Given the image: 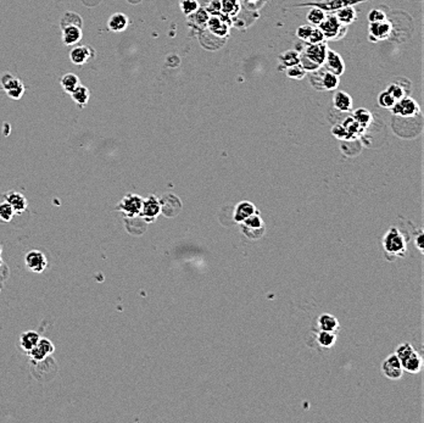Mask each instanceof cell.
Instances as JSON below:
<instances>
[{
  "instance_id": "obj_1",
  "label": "cell",
  "mask_w": 424,
  "mask_h": 423,
  "mask_svg": "<svg viewBox=\"0 0 424 423\" xmlns=\"http://www.w3.org/2000/svg\"><path fill=\"white\" fill-rule=\"evenodd\" d=\"M384 250L389 256H405L407 251V242L405 235L399 228L391 227L383 238Z\"/></svg>"
},
{
  "instance_id": "obj_2",
  "label": "cell",
  "mask_w": 424,
  "mask_h": 423,
  "mask_svg": "<svg viewBox=\"0 0 424 423\" xmlns=\"http://www.w3.org/2000/svg\"><path fill=\"white\" fill-rule=\"evenodd\" d=\"M310 80L311 84L317 90H337L340 82L339 76L325 70L323 66H320L316 71H312Z\"/></svg>"
},
{
  "instance_id": "obj_3",
  "label": "cell",
  "mask_w": 424,
  "mask_h": 423,
  "mask_svg": "<svg viewBox=\"0 0 424 423\" xmlns=\"http://www.w3.org/2000/svg\"><path fill=\"white\" fill-rule=\"evenodd\" d=\"M239 225H241L242 233L244 234L246 238H249L250 241H259V239H261L266 233L265 221L262 219L260 212H256V214L249 216L248 218L244 219V221Z\"/></svg>"
},
{
  "instance_id": "obj_4",
  "label": "cell",
  "mask_w": 424,
  "mask_h": 423,
  "mask_svg": "<svg viewBox=\"0 0 424 423\" xmlns=\"http://www.w3.org/2000/svg\"><path fill=\"white\" fill-rule=\"evenodd\" d=\"M318 28L323 32L325 39H340L346 34V26L341 25L334 14L325 15Z\"/></svg>"
},
{
  "instance_id": "obj_5",
  "label": "cell",
  "mask_w": 424,
  "mask_h": 423,
  "mask_svg": "<svg viewBox=\"0 0 424 423\" xmlns=\"http://www.w3.org/2000/svg\"><path fill=\"white\" fill-rule=\"evenodd\" d=\"M141 205H143V199L137 194H127L123 196L122 200L118 203L117 210L122 211L127 217L134 218L137 216H140Z\"/></svg>"
},
{
  "instance_id": "obj_6",
  "label": "cell",
  "mask_w": 424,
  "mask_h": 423,
  "mask_svg": "<svg viewBox=\"0 0 424 423\" xmlns=\"http://www.w3.org/2000/svg\"><path fill=\"white\" fill-rule=\"evenodd\" d=\"M0 83H2V86L3 88H4V90L6 91V94H8L11 99L19 100L24 97V94H25L24 83H22L19 78L12 76L11 73L5 72V73L2 76V78H0Z\"/></svg>"
},
{
  "instance_id": "obj_7",
  "label": "cell",
  "mask_w": 424,
  "mask_h": 423,
  "mask_svg": "<svg viewBox=\"0 0 424 423\" xmlns=\"http://www.w3.org/2000/svg\"><path fill=\"white\" fill-rule=\"evenodd\" d=\"M391 113L401 117H413L419 115L420 109L416 100H413L412 98L405 97L394 104V106L391 107Z\"/></svg>"
},
{
  "instance_id": "obj_8",
  "label": "cell",
  "mask_w": 424,
  "mask_h": 423,
  "mask_svg": "<svg viewBox=\"0 0 424 423\" xmlns=\"http://www.w3.org/2000/svg\"><path fill=\"white\" fill-rule=\"evenodd\" d=\"M160 214H161V203L157 196L149 195L146 199H143L140 216L144 221L154 222Z\"/></svg>"
},
{
  "instance_id": "obj_9",
  "label": "cell",
  "mask_w": 424,
  "mask_h": 423,
  "mask_svg": "<svg viewBox=\"0 0 424 423\" xmlns=\"http://www.w3.org/2000/svg\"><path fill=\"white\" fill-rule=\"evenodd\" d=\"M327 51H328L327 42H322V43H318V44L306 43L304 50H302L300 54H304L305 57L310 59V60L316 62L318 66H322V65L324 64L325 57H327Z\"/></svg>"
},
{
  "instance_id": "obj_10",
  "label": "cell",
  "mask_w": 424,
  "mask_h": 423,
  "mask_svg": "<svg viewBox=\"0 0 424 423\" xmlns=\"http://www.w3.org/2000/svg\"><path fill=\"white\" fill-rule=\"evenodd\" d=\"M382 372L386 378L396 380L400 379L403 375V369L401 365L399 357L395 354H391L384 360L382 363Z\"/></svg>"
},
{
  "instance_id": "obj_11",
  "label": "cell",
  "mask_w": 424,
  "mask_h": 423,
  "mask_svg": "<svg viewBox=\"0 0 424 423\" xmlns=\"http://www.w3.org/2000/svg\"><path fill=\"white\" fill-rule=\"evenodd\" d=\"M367 2V0H328V2H321V3H307V4H300L299 6H311V8H318L323 11L334 12L337 10L345 6H354L358 3Z\"/></svg>"
},
{
  "instance_id": "obj_12",
  "label": "cell",
  "mask_w": 424,
  "mask_h": 423,
  "mask_svg": "<svg viewBox=\"0 0 424 423\" xmlns=\"http://www.w3.org/2000/svg\"><path fill=\"white\" fill-rule=\"evenodd\" d=\"M25 261L27 267L34 273H41L47 268L48 260L47 256L41 250H31L25 256Z\"/></svg>"
},
{
  "instance_id": "obj_13",
  "label": "cell",
  "mask_w": 424,
  "mask_h": 423,
  "mask_svg": "<svg viewBox=\"0 0 424 423\" xmlns=\"http://www.w3.org/2000/svg\"><path fill=\"white\" fill-rule=\"evenodd\" d=\"M161 203V212L167 217H175L182 210V201L178 196L175 194H166L162 199H160Z\"/></svg>"
},
{
  "instance_id": "obj_14",
  "label": "cell",
  "mask_w": 424,
  "mask_h": 423,
  "mask_svg": "<svg viewBox=\"0 0 424 423\" xmlns=\"http://www.w3.org/2000/svg\"><path fill=\"white\" fill-rule=\"evenodd\" d=\"M325 70L333 72L337 76H341L345 71V64L344 60L341 59V57L338 52H335L334 50H329L328 49L327 51V57H325L324 64L322 65Z\"/></svg>"
},
{
  "instance_id": "obj_15",
  "label": "cell",
  "mask_w": 424,
  "mask_h": 423,
  "mask_svg": "<svg viewBox=\"0 0 424 423\" xmlns=\"http://www.w3.org/2000/svg\"><path fill=\"white\" fill-rule=\"evenodd\" d=\"M256 212L260 211L255 204H252L251 201H248V200H244V201L236 204L235 208L233 209V221L235 224H242L244 219L248 218L249 216L256 214Z\"/></svg>"
},
{
  "instance_id": "obj_16",
  "label": "cell",
  "mask_w": 424,
  "mask_h": 423,
  "mask_svg": "<svg viewBox=\"0 0 424 423\" xmlns=\"http://www.w3.org/2000/svg\"><path fill=\"white\" fill-rule=\"evenodd\" d=\"M219 15H210L208 22H206V26H208L210 31L215 35H217V37H227L229 33L227 17H229V16L226 15V17H219Z\"/></svg>"
},
{
  "instance_id": "obj_17",
  "label": "cell",
  "mask_w": 424,
  "mask_h": 423,
  "mask_svg": "<svg viewBox=\"0 0 424 423\" xmlns=\"http://www.w3.org/2000/svg\"><path fill=\"white\" fill-rule=\"evenodd\" d=\"M400 362H401V365H402L403 371H406L407 373H411V375H416V373H419L420 371H422L423 360L416 350H413L410 355H407L405 359L401 360Z\"/></svg>"
},
{
  "instance_id": "obj_18",
  "label": "cell",
  "mask_w": 424,
  "mask_h": 423,
  "mask_svg": "<svg viewBox=\"0 0 424 423\" xmlns=\"http://www.w3.org/2000/svg\"><path fill=\"white\" fill-rule=\"evenodd\" d=\"M94 50L88 45H78V47H75L70 52V59L71 61L76 65H83L90 59H93L95 57Z\"/></svg>"
},
{
  "instance_id": "obj_19",
  "label": "cell",
  "mask_w": 424,
  "mask_h": 423,
  "mask_svg": "<svg viewBox=\"0 0 424 423\" xmlns=\"http://www.w3.org/2000/svg\"><path fill=\"white\" fill-rule=\"evenodd\" d=\"M390 33L391 25L386 20L382 22H372L370 25V35L373 41H384V39L389 37Z\"/></svg>"
},
{
  "instance_id": "obj_20",
  "label": "cell",
  "mask_w": 424,
  "mask_h": 423,
  "mask_svg": "<svg viewBox=\"0 0 424 423\" xmlns=\"http://www.w3.org/2000/svg\"><path fill=\"white\" fill-rule=\"evenodd\" d=\"M333 103L335 109L339 110L340 113H349L353 110V98L346 91H335Z\"/></svg>"
},
{
  "instance_id": "obj_21",
  "label": "cell",
  "mask_w": 424,
  "mask_h": 423,
  "mask_svg": "<svg viewBox=\"0 0 424 423\" xmlns=\"http://www.w3.org/2000/svg\"><path fill=\"white\" fill-rule=\"evenodd\" d=\"M82 27L67 26L62 28V42L65 45H75L82 39Z\"/></svg>"
},
{
  "instance_id": "obj_22",
  "label": "cell",
  "mask_w": 424,
  "mask_h": 423,
  "mask_svg": "<svg viewBox=\"0 0 424 423\" xmlns=\"http://www.w3.org/2000/svg\"><path fill=\"white\" fill-rule=\"evenodd\" d=\"M128 25H130V19L122 12H116L110 16L107 21V27L113 32H122L128 27Z\"/></svg>"
},
{
  "instance_id": "obj_23",
  "label": "cell",
  "mask_w": 424,
  "mask_h": 423,
  "mask_svg": "<svg viewBox=\"0 0 424 423\" xmlns=\"http://www.w3.org/2000/svg\"><path fill=\"white\" fill-rule=\"evenodd\" d=\"M6 201L11 205V208L14 209L15 214H22L26 209H27V200L21 193L17 192H10L8 195H6Z\"/></svg>"
},
{
  "instance_id": "obj_24",
  "label": "cell",
  "mask_w": 424,
  "mask_h": 423,
  "mask_svg": "<svg viewBox=\"0 0 424 423\" xmlns=\"http://www.w3.org/2000/svg\"><path fill=\"white\" fill-rule=\"evenodd\" d=\"M317 322L321 330H327V332L333 333H338V330H339V321H338L337 317H334L333 315L322 314L321 316L318 317Z\"/></svg>"
},
{
  "instance_id": "obj_25",
  "label": "cell",
  "mask_w": 424,
  "mask_h": 423,
  "mask_svg": "<svg viewBox=\"0 0 424 423\" xmlns=\"http://www.w3.org/2000/svg\"><path fill=\"white\" fill-rule=\"evenodd\" d=\"M278 60L279 64H281L279 65V68H281V70H285L287 67L294 66V65L299 64V61H300V52L297 50L284 51L283 54L279 55Z\"/></svg>"
},
{
  "instance_id": "obj_26",
  "label": "cell",
  "mask_w": 424,
  "mask_h": 423,
  "mask_svg": "<svg viewBox=\"0 0 424 423\" xmlns=\"http://www.w3.org/2000/svg\"><path fill=\"white\" fill-rule=\"evenodd\" d=\"M39 339H41V337H39V334L37 332H34V330H27V332H24L21 334V337H20V345H21V347L25 352L28 353L29 350H32L37 345Z\"/></svg>"
},
{
  "instance_id": "obj_27",
  "label": "cell",
  "mask_w": 424,
  "mask_h": 423,
  "mask_svg": "<svg viewBox=\"0 0 424 423\" xmlns=\"http://www.w3.org/2000/svg\"><path fill=\"white\" fill-rule=\"evenodd\" d=\"M334 15L339 20L340 24L345 26L353 24L355 20L357 19L356 11H355L353 6H345V8L337 10V11H334Z\"/></svg>"
},
{
  "instance_id": "obj_28",
  "label": "cell",
  "mask_w": 424,
  "mask_h": 423,
  "mask_svg": "<svg viewBox=\"0 0 424 423\" xmlns=\"http://www.w3.org/2000/svg\"><path fill=\"white\" fill-rule=\"evenodd\" d=\"M70 94L75 103L77 105H80L81 107H83L87 105L88 100H89V97H90L89 89H88L87 87L82 86V84H80V86L76 88L73 91H71Z\"/></svg>"
},
{
  "instance_id": "obj_29",
  "label": "cell",
  "mask_w": 424,
  "mask_h": 423,
  "mask_svg": "<svg viewBox=\"0 0 424 423\" xmlns=\"http://www.w3.org/2000/svg\"><path fill=\"white\" fill-rule=\"evenodd\" d=\"M353 117L357 121V123L360 124L362 128H367L373 121L372 114L370 113L367 109H357L356 111H354Z\"/></svg>"
},
{
  "instance_id": "obj_30",
  "label": "cell",
  "mask_w": 424,
  "mask_h": 423,
  "mask_svg": "<svg viewBox=\"0 0 424 423\" xmlns=\"http://www.w3.org/2000/svg\"><path fill=\"white\" fill-rule=\"evenodd\" d=\"M78 86H80V78L73 73H66L61 78V87L67 93L73 91Z\"/></svg>"
},
{
  "instance_id": "obj_31",
  "label": "cell",
  "mask_w": 424,
  "mask_h": 423,
  "mask_svg": "<svg viewBox=\"0 0 424 423\" xmlns=\"http://www.w3.org/2000/svg\"><path fill=\"white\" fill-rule=\"evenodd\" d=\"M67 26H78V27H83V20L76 12L68 11L62 16L61 20V28L67 27Z\"/></svg>"
},
{
  "instance_id": "obj_32",
  "label": "cell",
  "mask_w": 424,
  "mask_h": 423,
  "mask_svg": "<svg viewBox=\"0 0 424 423\" xmlns=\"http://www.w3.org/2000/svg\"><path fill=\"white\" fill-rule=\"evenodd\" d=\"M337 340V333L327 332V330H321L317 334V342L323 347H331Z\"/></svg>"
},
{
  "instance_id": "obj_33",
  "label": "cell",
  "mask_w": 424,
  "mask_h": 423,
  "mask_svg": "<svg viewBox=\"0 0 424 423\" xmlns=\"http://www.w3.org/2000/svg\"><path fill=\"white\" fill-rule=\"evenodd\" d=\"M241 10L238 0H221V14L234 16Z\"/></svg>"
},
{
  "instance_id": "obj_34",
  "label": "cell",
  "mask_w": 424,
  "mask_h": 423,
  "mask_svg": "<svg viewBox=\"0 0 424 423\" xmlns=\"http://www.w3.org/2000/svg\"><path fill=\"white\" fill-rule=\"evenodd\" d=\"M343 126L345 127V130L347 131V133L350 134V138H351V139L356 138L358 134H360V133L362 132V131L364 130V128H362V127L360 126V124L357 123V121L355 120L353 116L347 117V119L345 120V122H344Z\"/></svg>"
},
{
  "instance_id": "obj_35",
  "label": "cell",
  "mask_w": 424,
  "mask_h": 423,
  "mask_svg": "<svg viewBox=\"0 0 424 423\" xmlns=\"http://www.w3.org/2000/svg\"><path fill=\"white\" fill-rule=\"evenodd\" d=\"M324 17H325V12L323 11V10H321L318 8H312L306 16L308 24L314 26V27H318L321 22L324 20Z\"/></svg>"
},
{
  "instance_id": "obj_36",
  "label": "cell",
  "mask_w": 424,
  "mask_h": 423,
  "mask_svg": "<svg viewBox=\"0 0 424 423\" xmlns=\"http://www.w3.org/2000/svg\"><path fill=\"white\" fill-rule=\"evenodd\" d=\"M179 8L183 11L184 15L190 16V15H193L194 12L200 8V6H199L198 0H180Z\"/></svg>"
},
{
  "instance_id": "obj_37",
  "label": "cell",
  "mask_w": 424,
  "mask_h": 423,
  "mask_svg": "<svg viewBox=\"0 0 424 423\" xmlns=\"http://www.w3.org/2000/svg\"><path fill=\"white\" fill-rule=\"evenodd\" d=\"M285 72H287V76L289 78H291V80H297V81L302 80V78L306 76V73H307L300 64H297L290 67H287L285 68Z\"/></svg>"
},
{
  "instance_id": "obj_38",
  "label": "cell",
  "mask_w": 424,
  "mask_h": 423,
  "mask_svg": "<svg viewBox=\"0 0 424 423\" xmlns=\"http://www.w3.org/2000/svg\"><path fill=\"white\" fill-rule=\"evenodd\" d=\"M386 91H388V93H389V94L391 95V97H393L394 99H395L396 101H397V100H401V99H402V98L406 97V89H405V88H403V87L401 86V84H399V83H395V82H394V83H391L390 86L388 87Z\"/></svg>"
},
{
  "instance_id": "obj_39",
  "label": "cell",
  "mask_w": 424,
  "mask_h": 423,
  "mask_svg": "<svg viewBox=\"0 0 424 423\" xmlns=\"http://www.w3.org/2000/svg\"><path fill=\"white\" fill-rule=\"evenodd\" d=\"M14 215H15L14 209L11 208V205H10L6 200L4 203L0 204V219H2V221H4V222L11 221L12 217H14Z\"/></svg>"
},
{
  "instance_id": "obj_40",
  "label": "cell",
  "mask_w": 424,
  "mask_h": 423,
  "mask_svg": "<svg viewBox=\"0 0 424 423\" xmlns=\"http://www.w3.org/2000/svg\"><path fill=\"white\" fill-rule=\"evenodd\" d=\"M209 17H210V14L206 11V9H204V8H199L193 15H190V19H193V21H195V24H198L200 26L206 25Z\"/></svg>"
},
{
  "instance_id": "obj_41",
  "label": "cell",
  "mask_w": 424,
  "mask_h": 423,
  "mask_svg": "<svg viewBox=\"0 0 424 423\" xmlns=\"http://www.w3.org/2000/svg\"><path fill=\"white\" fill-rule=\"evenodd\" d=\"M395 103H396V100L394 99V98L391 97L386 90L382 91V93L379 94V97H378V104H379L382 107H384V109H391Z\"/></svg>"
},
{
  "instance_id": "obj_42",
  "label": "cell",
  "mask_w": 424,
  "mask_h": 423,
  "mask_svg": "<svg viewBox=\"0 0 424 423\" xmlns=\"http://www.w3.org/2000/svg\"><path fill=\"white\" fill-rule=\"evenodd\" d=\"M312 29H314V26L312 25H304V26H300L297 29V35L298 38L300 39V41H304V42H307L308 38H310V35L312 33Z\"/></svg>"
},
{
  "instance_id": "obj_43",
  "label": "cell",
  "mask_w": 424,
  "mask_h": 423,
  "mask_svg": "<svg viewBox=\"0 0 424 423\" xmlns=\"http://www.w3.org/2000/svg\"><path fill=\"white\" fill-rule=\"evenodd\" d=\"M28 355L31 356V359L34 360V361H43V360H45L48 357V354L38 345H35L33 349L29 350Z\"/></svg>"
},
{
  "instance_id": "obj_44",
  "label": "cell",
  "mask_w": 424,
  "mask_h": 423,
  "mask_svg": "<svg viewBox=\"0 0 424 423\" xmlns=\"http://www.w3.org/2000/svg\"><path fill=\"white\" fill-rule=\"evenodd\" d=\"M299 64H300L302 67H304V70L306 71V72L316 71L317 68L320 67V66H318V65L316 64V62H314L312 60H310V59L305 57L304 54H300V61H299Z\"/></svg>"
},
{
  "instance_id": "obj_45",
  "label": "cell",
  "mask_w": 424,
  "mask_h": 423,
  "mask_svg": "<svg viewBox=\"0 0 424 423\" xmlns=\"http://www.w3.org/2000/svg\"><path fill=\"white\" fill-rule=\"evenodd\" d=\"M322 42H325V37H324L323 32H322L318 27H314L310 38H308V41H307V43L318 44V43H322Z\"/></svg>"
},
{
  "instance_id": "obj_46",
  "label": "cell",
  "mask_w": 424,
  "mask_h": 423,
  "mask_svg": "<svg viewBox=\"0 0 424 423\" xmlns=\"http://www.w3.org/2000/svg\"><path fill=\"white\" fill-rule=\"evenodd\" d=\"M331 133H333L334 137H337V138L339 139H343V140H349L350 138V134L347 133V131L345 130V127L343 124H337V126L333 127V130H331Z\"/></svg>"
},
{
  "instance_id": "obj_47",
  "label": "cell",
  "mask_w": 424,
  "mask_h": 423,
  "mask_svg": "<svg viewBox=\"0 0 424 423\" xmlns=\"http://www.w3.org/2000/svg\"><path fill=\"white\" fill-rule=\"evenodd\" d=\"M368 20H370L371 24H372V22H382V21H385L386 16L382 10L374 9L370 12V15H368Z\"/></svg>"
},
{
  "instance_id": "obj_48",
  "label": "cell",
  "mask_w": 424,
  "mask_h": 423,
  "mask_svg": "<svg viewBox=\"0 0 424 423\" xmlns=\"http://www.w3.org/2000/svg\"><path fill=\"white\" fill-rule=\"evenodd\" d=\"M37 345L41 346L42 349L48 354V356L51 355V354L55 352L54 344H52L49 339H47V338H41V339H39V342H38Z\"/></svg>"
},
{
  "instance_id": "obj_49",
  "label": "cell",
  "mask_w": 424,
  "mask_h": 423,
  "mask_svg": "<svg viewBox=\"0 0 424 423\" xmlns=\"http://www.w3.org/2000/svg\"><path fill=\"white\" fill-rule=\"evenodd\" d=\"M206 11L210 15H219L221 14V0H212L206 8Z\"/></svg>"
},
{
  "instance_id": "obj_50",
  "label": "cell",
  "mask_w": 424,
  "mask_h": 423,
  "mask_svg": "<svg viewBox=\"0 0 424 423\" xmlns=\"http://www.w3.org/2000/svg\"><path fill=\"white\" fill-rule=\"evenodd\" d=\"M423 239H424V234L422 231H419L418 235L416 237V244H417V248L419 249L420 252H423Z\"/></svg>"
},
{
  "instance_id": "obj_51",
  "label": "cell",
  "mask_w": 424,
  "mask_h": 423,
  "mask_svg": "<svg viewBox=\"0 0 424 423\" xmlns=\"http://www.w3.org/2000/svg\"><path fill=\"white\" fill-rule=\"evenodd\" d=\"M245 2H249V3H252V2H255V0H245Z\"/></svg>"
},
{
  "instance_id": "obj_52",
  "label": "cell",
  "mask_w": 424,
  "mask_h": 423,
  "mask_svg": "<svg viewBox=\"0 0 424 423\" xmlns=\"http://www.w3.org/2000/svg\"><path fill=\"white\" fill-rule=\"evenodd\" d=\"M3 265V261H2V259H0V266H2Z\"/></svg>"
},
{
  "instance_id": "obj_53",
  "label": "cell",
  "mask_w": 424,
  "mask_h": 423,
  "mask_svg": "<svg viewBox=\"0 0 424 423\" xmlns=\"http://www.w3.org/2000/svg\"><path fill=\"white\" fill-rule=\"evenodd\" d=\"M0 254H2V245H0Z\"/></svg>"
}]
</instances>
